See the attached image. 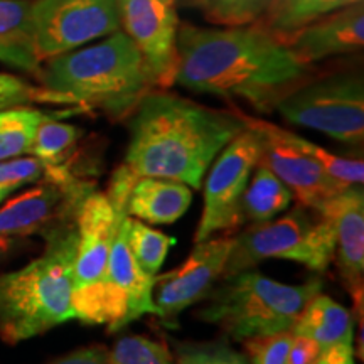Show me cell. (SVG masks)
Returning <instances> with one entry per match:
<instances>
[{"instance_id":"cell-13","label":"cell","mask_w":364,"mask_h":364,"mask_svg":"<svg viewBox=\"0 0 364 364\" xmlns=\"http://www.w3.org/2000/svg\"><path fill=\"white\" fill-rule=\"evenodd\" d=\"M245 117V122L262 134V157L260 162L270 167V171L284 182L299 204L316 209L348 188L341 184L322 169L316 161L289 142L282 134V129L268 122Z\"/></svg>"},{"instance_id":"cell-9","label":"cell","mask_w":364,"mask_h":364,"mask_svg":"<svg viewBox=\"0 0 364 364\" xmlns=\"http://www.w3.org/2000/svg\"><path fill=\"white\" fill-rule=\"evenodd\" d=\"M262 134L247 124L225 145L204 176V208L194 241L201 243L218 231H233L243 223L241 199L262 157Z\"/></svg>"},{"instance_id":"cell-11","label":"cell","mask_w":364,"mask_h":364,"mask_svg":"<svg viewBox=\"0 0 364 364\" xmlns=\"http://www.w3.org/2000/svg\"><path fill=\"white\" fill-rule=\"evenodd\" d=\"M233 236L209 238L196 243L193 253L179 268L154 279V304L157 317L167 327L177 326L182 311L201 302L223 277Z\"/></svg>"},{"instance_id":"cell-20","label":"cell","mask_w":364,"mask_h":364,"mask_svg":"<svg viewBox=\"0 0 364 364\" xmlns=\"http://www.w3.org/2000/svg\"><path fill=\"white\" fill-rule=\"evenodd\" d=\"M292 332L316 341L324 351L336 344H353L354 317L334 299L317 294L299 316Z\"/></svg>"},{"instance_id":"cell-21","label":"cell","mask_w":364,"mask_h":364,"mask_svg":"<svg viewBox=\"0 0 364 364\" xmlns=\"http://www.w3.org/2000/svg\"><path fill=\"white\" fill-rule=\"evenodd\" d=\"M81 135L83 132L78 127L56 122L51 117L41 122L29 154H33V157L43 164L46 179L59 182V184L76 182L68 161Z\"/></svg>"},{"instance_id":"cell-33","label":"cell","mask_w":364,"mask_h":364,"mask_svg":"<svg viewBox=\"0 0 364 364\" xmlns=\"http://www.w3.org/2000/svg\"><path fill=\"white\" fill-rule=\"evenodd\" d=\"M322 349L316 341L306 338V336H295L292 346L289 349L285 364H317L321 358Z\"/></svg>"},{"instance_id":"cell-22","label":"cell","mask_w":364,"mask_h":364,"mask_svg":"<svg viewBox=\"0 0 364 364\" xmlns=\"http://www.w3.org/2000/svg\"><path fill=\"white\" fill-rule=\"evenodd\" d=\"M294 194L290 189L270 171V167L258 162L241 199L243 220L252 225L270 221L292 203Z\"/></svg>"},{"instance_id":"cell-37","label":"cell","mask_w":364,"mask_h":364,"mask_svg":"<svg viewBox=\"0 0 364 364\" xmlns=\"http://www.w3.org/2000/svg\"><path fill=\"white\" fill-rule=\"evenodd\" d=\"M19 188L17 186H9V184H0V203L4 201V199L9 198L14 191H17Z\"/></svg>"},{"instance_id":"cell-32","label":"cell","mask_w":364,"mask_h":364,"mask_svg":"<svg viewBox=\"0 0 364 364\" xmlns=\"http://www.w3.org/2000/svg\"><path fill=\"white\" fill-rule=\"evenodd\" d=\"M44 177V167L36 157H16L0 162V184L17 186L38 182Z\"/></svg>"},{"instance_id":"cell-24","label":"cell","mask_w":364,"mask_h":364,"mask_svg":"<svg viewBox=\"0 0 364 364\" xmlns=\"http://www.w3.org/2000/svg\"><path fill=\"white\" fill-rule=\"evenodd\" d=\"M49 115L27 107H16L4 112L0 122V162L31 152L36 132Z\"/></svg>"},{"instance_id":"cell-27","label":"cell","mask_w":364,"mask_h":364,"mask_svg":"<svg viewBox=\"0 0 364 364\" xmlns=\"http://www.w3.org/2000/svg\"><path fill=\"white\" fill-rule=\"evenodd\" d=\"M275 0H201L204 14L221 26H247L262 19Z\"/></svg>"},{"instance_id":"cell-35","label":"cell","mask_w":364,"mask_h":364,"mask_svg":"<svg viewBox=\"0 0 364 364\" xmlns=\"http://www.w3.org/2000/svg\"><path fill=\"white\" fill-rule=\"evenodd\" d=\"M317 364H356L353 344H336L324 349Z\"/></svg>"},{"instance_id":"cell-4","label":"cell","mask_w":364,"mask_h":364,"mask_svg":"<svg viewBox=\"0 0 364 364\" xmlns=\"http://www.w3.org/2000/svg\"><path fill=\"white\" fill-rule=\"evenodd\" d=\"M44 252L19 270L0 275V339L19 344L75 318L73 267L76 220L43 233Z\"/></svg>"},{"instance_id":"cell-5","label":"cell","mask_w":364,"mask_h":364,"mask_svg":"<svg viewBox=\"0 0 364 364\" xmlns=\"http://www.w3.org/2000/svg\"><path fill=\"white\" fill-rule=\"evenodd\" d=\"M322 285L321 277L290 285L248 268L225 277L211 289L198 317L220 326L236 341L292 331L307 304L321 294Z\"/></svg>"},{"instance_id":"cell-8","label":"cell","mask_w":364,"mask_h":364,"mask_svg":"<svg viewBox=\"0 0 364 364\" xmlns=\"http://www.w3.org/2000/svg\"><path fill=\"white\" fill-rule=\"evenodd\" d=\"M289 124L318 130L348 145L364 139V85L358 73H338L302 83L277 103Z\"/></svg>"},{"instance_id":"cell-6","label":"cell","mask_w":364,"mask_h":364,"mask_svg":"<svg viewBox=\"0 0 364 364\" xmlns=\"http://www.w3.org/2000/svg\"><path fill=\"white\" fill-rule=\"evenodd\" d=\"M127 198H108L88 189L76 208V245L73 267V311L88 326H108V332L124 329L125 306L108 280V258Z\"/></svg>"},{"instance_id":"cell-1","label":"cell","mask_w":364,"mask_h":364,"mask_svg":"<svg viewBox=\"0 0 364 364\" xmlns=\"http://www.w3.org/2000/svg\"><path fill=\"white\" fill-rule=\"evenodd\" d=\"M176 53L172 83L193 93L241 100L258 112H272L306 81L311 68L284 41L258 27L182 24Z\"/></svg>"},{"instance_id":"cell-2","label":"cell","mask_w":364,"mask_h":364,"mask_svg":"<svg viewBox=\"0 0 364 364\" xmlns=\"http://www.w3.org/2000/svg\"><path fill=\"white\" fill-rule=\"evenodd\" d=\"M124 166L136 177L203 186L225 145L247 129L243 113L213 110L164 91H149L129 115Z\"/></svg>"},{"instance_id":"cell-18","label":"cell","mask_w":364,"mask_h":364,"mask_svg":"<svg viewBox=\"0 0 364 364\" xmlns=\"http://www.w3.org/2000/svg\"><path fill=\"white\" fill-rule=\"evenodd\" d=\"M193 201L188 184L162 177H139L127 199V215L150 225H172Z\"/></svg>"},{"instance_id":"cell-3","label":"cell","mask_w":364,"mask_h":364,"mask_svg":"<svg viewBox=\"0 0 364 364\" xmlns=\"http://www.w3.org/2000/svg\"><path fill=\"white\" fill-rule=\"evenodd\" d=\"M36 78L48 102L95 108L112 120L129 117L154 86L139 48L122 31L48 59Z\"/></svg>"},{"instance_id":"cell-23","label":"cell","mask_w":364,"mask_h":364,"mask_svg":"<svg viewBox=\"0 0 364 364\" xmlns=\"http://www.w3.org/2000/svg\"><path fill=\"white\" fill-rule=\"evenodd\" d=\"M358 2L363 0H275L268 12L267 31L287 44L304 27Z\"/></svg>"},{"instance_id":"cell-7","label":"cell","mask_w":364,"mask_h":364,"mask_svg":"<svg viewBox=\"0 0 364 364\" xmlns=\"http://www.w3.org/2000/svg\"><path fill=\"white\" fill-rule=\"evenodd\" d=\"M336 257V235L317 211L299 204L284 216L252 225L233 236L223 275L255 268L265 260H287L324 273Z\"/></svg>"},{"instance_id":"cell-15","label":"cell","mask_w":364,"mask_h":364,"mask_svg":"<svg viewBox=\"0 0 364 364\" xmlns=\"http://www.w3.org/2000/svg\"><path fill=\"white\" fill-rule=\"evenodd\" d=\"M316 211L336 235V260L346 289L361 304L364 280V193L363 184L348 186Z\"/></svg>"},{"instance_id":"cell-30","label":"cell","mask_w":364,"mask_h":364,"mask_svg":"<svg viewBox=\"0 0 364 364\" xmlns=\"http://www.w3.org/2000/svg\"><path fill=\"white\" fill-rule=\"evenodd\" d=\"M292 341L294 332L285 331L245 339L243 343L248 353L250 364H285Z\"/></svg>"},{"instance_id":"cell-17","label":"cell","mask_w":364,"mask_h":364,"mask_svg":"<svg viewBox=\"0 0 364 364\" xmlns=\"http://www.w3.org/2000/svg\"><path fill=\"white\" fill-rule=\"evenodd\" d=\"M129 223L130 216L124 211L118 221L115 238L112 241L110 258H108V280L113 292L122 299L125 306L124 327L147 314L157 316V307L154 304V277L147 275L136 265L130 252L129 240H127Z\"/></svg>"},{"instance_id":"cell-16","label":"cell","mask_w":364,"mask_h":364,"mask_svg":"<svg viewBox=\"0 0 364 364\" xmlns=\"http://www.w3.org/2000/svg\"><path fill=\"white\" fill-rule=\"evenodd\" d=\"M363 44V2L336 11V14L326 17L324 21L312 22L287 41V46L309 66L321 59L358 51Z\"/></svg>"},{"instance_id":"cell-38","label":"cell","mask_w":364,"mask_h":364,"mask_svg":"<svg viewBox=\"0 0 364 364\" xmlns=\"http://www.w3.org/2000/svg\"><path fill=\"white\" fill-rule=\"evenodd\" d=\"M6 112V110H4ZM4 112H0V122H2V117H4Z\"/></svg>"},{"instance_id":"cell-19","label":"cell","mask_w":364,"mask_h":364,"mask_svg":"<svg viewBox=\"0 0 364 364\" xmlns=\"http://www.w3.org/2000/svg\"><path fill=\"white\" fill-rule=\"evenodd\" d=\"M0 61L39 75L34 43L33 0H0Z\"/></svg>"},{"instance_id":"cell-25","label":"cell","mask_w":364,"mask_h":364,"mask_svg":"<svg viewBox=\"0 0 364 364\" xmlns=\"http://www.w3.org/2000/svg\"><path fill=\"white\" fill-rule=\"evenodd\" d=\"M127 240H129V248L136 265L154 279L161 272L169 250L176 245V238H171V236L147 226L145 223L132 220V218Z\"/></svg>"},{"instance_id":"cell-31","label":"cell","mask_w":364,"mask_h":364,"mask_svg":"<svg viewBox=\"0 0 364 364\" xmlns=\"http://www.w3.org/2000/svg\"><path fill=\"white\" fill-rule=\"evenodd\" d=\"M34 102H48L43 88H36L17 76L0 73V112Z\"/></svg>"},{"instance_id":"cell-26","label":"cell","mask_w":364,"mask_h":364,"mask_svg":"<svg viewBox=\"0 0 364 364\" xmlns=\"http://www.w3.org/2000/svg\"><path fill=\"white\" fill-rule=\"evenodd\" d=\"M282 134L290 144L295 145L300 152H304L309 156L312 161H316L318 166L324 169L331 177H334L336 181L346 186H354V184H363L364 181V164L358 159H348V157H339L331 154L329 150H326L321 145L312 144L311 140L304 139L297 134L282 129Z\"/></svg>"},{"instance_id":"cell-36","label":"cell","mask_w":364,"mask_h":364,"mask_svg":"<svg viewBox=\"0 0 364 364\" xmlns=\"http://www.w3.org/2000/svg\"><path fill=\"white\" fill-rule=\"evenodd\" d=\"M24 245V241L21 238H12V236H0V260L7 258L9 255H12L16 250Z\"/></svg>"},{"instance_id":"cell-34","label":"cell","mask_w":364,"mask_h":364,"mask_svg":"<svg viewBox=\"0 0 364 364\" xmlns=\"http://www.w3.org/2000/svg\"><path fill=\"white\" fill-rule=\"evenodd\" d=\"M48 364H108V351L100 346H90L53 359Z\"/></svg>"},{"instance_id":"cell-12","label":"cell","mask_w":364,"mask_h":364,"mask_svg":"<svg viewBox=\"0 0 364 364\" xmlns=\"http://www.w3.org/2000/svg\"><path fill=\"white\" fill-rule=\"evenodd\" d=\"M120 21L134 41L154 86H169L176 71L179 21L172 0H117Z\"/></svg>"},{"instance_id":"cell-14","label":"cell","mask_w":364,"mask_h":364,"mask_svg":"<svg viewBox=\"0 0 364 364\" xmlns=\"http://www.w3.org/2000/svg\"><path fill=\"white\" fill-rule=\"evenodd\" d=\"M90 184L59 182L46 179L43 184L14 196L0 208V236L22 238L43 235L59 223L76 216L80 199Z\"/></svg>"},{"instance_id":"cell-10","label":"cell","mask_w":364,"mask_h":364,"mask_svg":"<svg viewBox=\"0 0 364 364\" xmlns=\"http://www.w3.org/2000/svg\"><path fill=\"white\" fill-rule=\"evenodd\" d=\"M34 43L39 61L120 31L117 0H33Z\"/></svg>"},{"instance_id":"cell-28","label":"cell","mask_w":364,"mask_h":364,"mask_svg":"<svg viewBox=\"0 0 364 364\" xmlns=\"http://www.w3.org/2000/svg\"><path fill=\"white\" fill-rule=\"evenodd\" d=\"M108 364H174V359L166 344L145 336H125L108 351Z\"/></svg>"},{"instance_id":"cell-29","label":"cell","mask_w":364,"mask_h":364,"mask_svg":"<svg viewBox=\"0 0 364 364\" xmlns=\"http://www.w3.org/2000/svg\"><path fill=\"white\" fill-rule=\"evenodd\" d=\"M176 364H248V361L230 344L218 341L176 343Z\"/></svg>"}]
</instances>
